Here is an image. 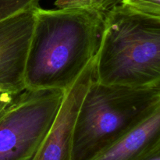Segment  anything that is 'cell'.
Returning <instances> with one entry per match:
<instances>
[{
  "mask_svg": "<svg viewBox=\"0 0 160 160\" xmlns=\"http://www.w3.org/2000/svg\"><path fill=\"white\" fill-rule=\"evenodd\" d=\"M35 9L0 21V92L17 95L26 89L25 68Z\"/></svg>",
  "mask_w": 160,
  "mask_h": 160,
  "instance_id": "obj_5",
  "label": "cell"
},
{
  "mask_svg": "<svg viewBox=\"0 0 160 160\" xmlns=\"http://www.w3.org/2000/svg\"><path fill=\"white\" fill-rule=\"evenodd\" d=\"M160 109V85L129 87L94 80L74 126L72 160H92Z\"/></svg>",
  "mask_w": 160,
  "mask_h": 160,
  "instance_id": "obj_3",
  "label": "cell"
},
{
  "mask_svg": "<svg viewBox=\"0 0 160 160\" xmlns=\"http://www.w3.org/2000/svg\"><path fill=\"white\" fill-rule=\"evenodd\" d=\"M104 13L88 7L36 8L26 88L67 91L96 56Z\"/></svg>",
  "mask_w": 160,
  "mask_h": 160,
  "instance_id": "obj_1",
  "label": "cell"
},
{
  "mask_svg": "<svg viewBox=\"0 0 160 160\" xmlns=\"http://www.w3.org/2000/svg\"><path fill=\"white\" fill-rule=\"evenodd\" d=\"M121 3L143 13L160 17V0H122Z\"/></svg>",
  "mask_w": 160,
  "mask_h": 160,
  "instance_id": "obj_9",
  "label": "cell"
},
{
  "mask_svg": "<svg viewBox=\"0 0 160 160\" xmlns=\"http://www.w3.org/2000/svg\"><path fill=\"white\" fill-rule=\"evenodd\" d=\"M41 0H0V21L17 12L39 6Z\"/></svg>",
  "mask_w": 160,
  "mask_h": 160,
  "instance_id": "obj_8",
  "label": "cell"
},
{
  "mask_svg": "<svg viewBox=\"0 0 160 160\" xmlns=\"http://www.w3.org/2000/svg\"><path fill=\"white\" fill-rule=\"evenodd\" d=\"M95 79L94 58L76 81L65 91L52 125L30 160H72L73 131L78 111L88 88Z\"/></svg>",
  "mask_w": 160,
  "mask_h": 160,
  "instance_id": "obj_6",
  "label": "cell"
},
{
  "mask_svg": "<svg viewBox=\"0 0 160 160\" xmlns=\"http://www.w3.org/2000/svg\"><path fill=\"white\" fill-rule=\"evenodd\" d=\"M160 147V109L92 160H143Z\"/></svg>",
  "mask_w": 160,
  "mask_h": 160,
  "instance_id": "obj_7",
  "label": "cell"
},
{
  "mask_svg": "<svg viewBox=\"0 0 160 160\" xmlns=\"http://www.w3.org/2000/svg\"><path fill=\"white\" fill-rule=\"evenodd\" d=\"M65 91L25 89L0 112V160H30L48 134Z\"/></svg>",
  "mask_w": 160,
  "mask_h": 160,
  "instance_id": "obj_4",
  "label": "cell"
},
{
  "mask_svg": "<svg viewBox=\"0 0 160 160\" xmlns=\"http://www.w3.org/2000/svg\"><path fill=\"white\" fill-rule=\"evenodd\" d=\"M143 160H160V147L153 150Z\"/></svg>",
  "mask_w": 160,
  "mask_h": 160,
  "instance_id": "obj_11",
  "label": "cell"
},
{
  "mask_svg": "<svg viewBox=\"0 0 160 160\" xmlns=\"http://www.w3.org/2000/svg\"><path fill=\"white\" fill-rule=\"evenodd\" d=\"M95 80L129 87L160 85V17L121 2L106 11Z\"/></svg>",
  "mask_w": 160,
  "mask_h": 160,
  "instance_id": "obj_2",
  "label": "cell"
},
{
  "mask_svg": "<svg viewBox=\"0 0 160 160\" xmlns=\"http://www.w3.org/2000/svg\"><path fill=\"white\" fill-rule=\"evenodd\" d=\"M15 96L9 93L0 92V112L12 101Z\"/></svg>",
  "mask_w": 160,
  "mask_h": 160,
  "instance_id": "obj_10",
  "label": "cell"
}]
</instances>
